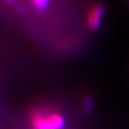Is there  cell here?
I'll return each mask as SVG.
<instances>
[{"mask_svg": "<svg viewBox=\"0 0 129 129\" xmlns=\"http://www.w3.org/2000/svg\"><path fill=\"white\" fill-rule=\"evenodd\" d=\"M31 129H63L66 125L64 116L55 110L37 109L30 112Z\"/></svg>", "mask_w": 129, "mask_h": 129, "instance_id": "obj_1", "label": "cell"}, {"mask_svg": "<svg viewBox=\"0 0 129 129\" xmlns=\"http://www.w3.org/2000/svg\"><path fill=\"white\" fill-rule=\"evenodd\" d=\"M4 1H6V2H7V3H14V2H16L17 0H4Z\"/></svg>", "mask_w": 129, "mask_h": 129, "instance_id": "obj_5", "label": "cell"}, {"mask_svg": "<svg viewBox=\"0 0 129 129\" xmlns=\"http://www.w3.org/2000/svg\"><path fill=\"white\" fill-rule=\"evenodd\" d=\"M51 0H30L31 4L39 11H43L49 6Z\"/></svg>", "mask_w": 129, "mask_h": 129, "instance_id": "obj_4", "label": "cell"}, {"mask_svg": "<svg viewBox=\"0 0 129 129\" xmlns=\"http://www.w3.org/2000/svg\"><path fill=\"white\" fill-rule=\"evenodd\" d=\"M105 6L101 4H96L91 7L86 16V24L91 31H97L101 29L105 16Z\"/></svg>", "mask_w": 129, "mask_h": 129, "instance_id": "obj_2", "label": "cell"}, {"mask_svg": "<svg viewBox=\"0 0 129 129\" xmlns=\"http://www.w3.org/2000/svg\"><path fill=\"white\" fill-rule=\"evenodd\" d=\"M82 108L84 114H91L94 109V99L91 95H87L83 98Z\"/></svg>", "mask_w": 129, "mask_h": 129, "instance_id": "obj_3", "label": "cell"}]
</instances>
